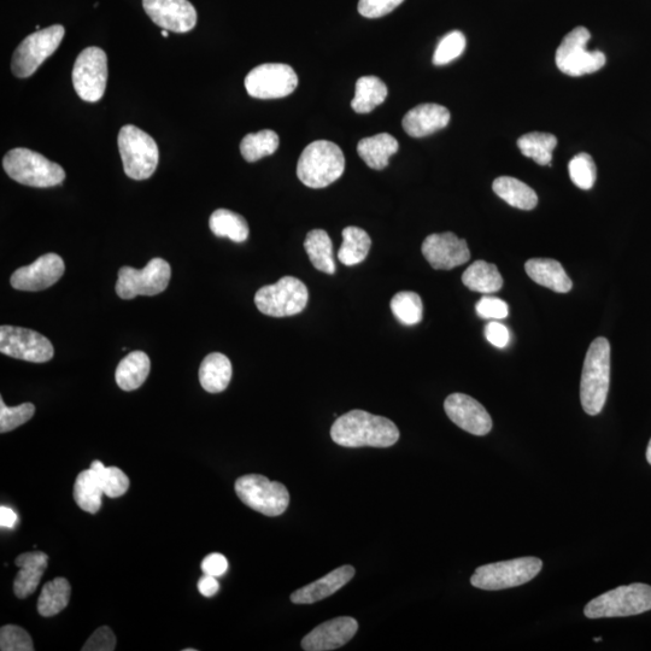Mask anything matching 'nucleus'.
<instances>
[{
    "mask_svg": "<svg viewBox=\"0 0 651 651\" xmlns=\"http://www.w3.org/2000/svg\"><path fill=\"white\" fill-rule=\"evenodd\" d=\"M400 149L397 139L389 133L360 140L357 152L369 168L375 170L385 169L389 166L390 157Z\"/></svg>",
    "mask_w": 651,
    "mask_h": 651,
    "instance_id": "26",
    "label": "nucleus"
},
{
    "mask_svg": "<svg viewBox=\"0 0 651 651\" xmlns=\"http://www.w3.org/2000/svg\"><path fill=\"white\" fill-rule=\"evenodd\" d=\"M331 437L334 443L345 448H389L400 439V430L384 416L351 410L334 421Z\"/></svg>",
    "mask_w": 651,
    "mask_h": 651,
    "instance_id": "1",
    "label": "nucleus"
},
{
    "mask_svg": "<svg viewBox=\"0 0 651 651\" xmlns=\"http://www.w3.org/2000/svg\"><path fill=\"white\" fill-rule=\"evenodd\" d=\"M3 167L16 183L39 189L61 185L66 179L60 164L25 148L10 150L4 157Z\"/></svg>",
    "mask_w": 651,
    "mask_h": 651,
    "instance_id": "4",
    "label": "nucleus"
},
{
    "mask_svg": "<svg viewBox=\"0 0 651 651\" xmlns=\"http://www.w3.org/2000/svg\"><path fill=\"white\" fill-rule=\"evenodd\" d=\"M543 562L537 557L490 563L477 568L471 578L475 588L497 591L515 588L531 582L542 571Z\"/></svg>",
    "mask_w": 651,
    "mask_h": 651,
    "instance_id": "7",
    "label": "nucleus"
},
{
    "mask_svg": "<svg viewBox=\"0 0 651 651\" xmlns=\"http://www.w3.org/2000/svg\"><path fill=\"white\" fill-rule=\"evenodd\" d=\"M209 226L216 237L243 243L249 238V225L242 215L227 209H217L210 216Z\"/></svg>",
    "mask_w": 651,
    "mask_h": 651,
    "instance_id": "33",
    "label": "nucleus"
},
{
    "mask_svg": "<svg viewBox=\"0 0 651 651\" xmlns=\"http://www.w3.org/2000/svg\"><path fill=\"white\" fill-rule=\"evenodd\" d=\"M116 645V637L110 627H99L98 630L92 633L82 647V651H113Z\"/></svg>",
    "mask_w": 651,
    "mask_h": 651,
    "instance_id": "46",
    "label": "nucleus"
},
{
    "mask_svg": "<svg viewBox=\"0 0 651 651\" xmlns=\"http://www.w3.org/2000/svg\"><path fill=\"white\" fill-rule=\"evenodd\" d=\"M72 596V586L66 578H56L46 583L38 600L41 617L50 618L67 608Z\"/></svg>",
    "mask_w": 651,
    "mask_h": 651,
    "instance_id": "34",
    "label": "nucleus"
},
{
    "mask_svg": "<svg viewBox=\"0 0 651 651\" xmlns=\"http://www.w3.org/2000/svg\"><path fill=\"white\" fill-rule=\"evenodd\" d=\"M477 314L483 319L502 320L509 314L508 304L497 297L485 296L475 306Z\"/></svg>",
    "mask_w": 651,
    "mask_h": 651,
    "instance_id": "44",
    "label": "nucleus"
},
{
    "mask_svg": "<svg viewBox=\"0 0 651 651\" xmlns=\"http://www.w3.org/2000/svg\"><path fill=\"white\" fill-rule=\"evenodd\" d=\"M404 0H360L359 13L367 19H379L392 13Z\"/></svg>",
    "mask_w": 651,
    "mask_h": 651,
    "instance_id": "45",
    "label": "nucleus"
},
{
    "mask_svg": "<svg viewBox=\"0 0 651 651\" xmlns=\"http://www.w3.org/2000/svg\"><path fill=\"white\" fill-rule=\"evenodd\" d=\"M444 409L455 425L474 436H486L492 430V419L488 410L471 396L450 395L444 402Z\"/></svg>",
    "mask_w": 651,
    "mask_h": 651,
    "instance_id": "19",
    "label": "nucleus"
},
{
    "mask_svg": "<svg viewBox=\"0 0 651 651\" xmlns=\"http://www.w3.org/2000/svg\"><path fill=\"white\" fill-rule=\"evenodd\" d=\"M92 471H95L99 482H101L104 495L110 498L121 497L126 494L129 489V479L125 472L117 467H105L101 461H93L91 463Z\"/></svg>",
    "mask_w": 651,
    "mask_h": 651,
    "instance_id": "39",
    "label": "nucleus"
},
{
    "mask_svg": "<svg viewBox=\"0 0 651 651\" xmlns=\"http://www.w3.org/2000/svg\"><path fill=\"white\" fill-rule=\"evenodd\" d=\"M64 33L66 29L63 26L54 25L28 35L14 52L11 61L14 75L26 79L37 72L41 64L55 54L62 43Z\"/></svg>",
    "mask_w": 651,
    "mask_h": 651,
    "instance_id": "11",
    "label": "nucleus"
},
{
    "mask_svg": "<svg viewBox=\"0 0 651 651\" xmlns=\"http://www.w3.org/2000/svg\"><path fill=\"white\" fill-rule=\"evenodd\" d=\"M557 138L550 133L532 132L518 140V146L525 157L532 158L541 166H551Z\"/></svg>",
    "mask_w": 651,
    "mask_h": 651,
    "instance_id": "36",
    "label": "nucleus"
},
{
    "mask_svg": "<svg viewBox=\"0 0 651 651\" xmlns=\"http://www.w3.org/2000/svg\"><path fill=\"white\" fill-rule=\"evenodd\" d=\"M117 143L128 178L140 181L154 175L160 162V150L150 134L133 125L123 126Z\"/></svg>",
    "mask_w": 651,
    "mask_h": 651,
    "instance_id": "6",
    "label": "nucleus"
},
{
    "mask_svg": "<svg viewBox=\"0 0 651 651\" xmlns=\"http://www.w3.org/2000/svg\"><path fill=\"white\" fill-rule=\"evenodd\" d=\"M146 15L155 25L174 33H187L197 25V11L189 0H143Z\"/></svg>",
    "mask_w": 651,
    "mask_h": 651,
    "instance_id": "17",
    "label": "nucleus"
},
{
    "mask_svg": "<svg viewBox=\"0 0 651 651\" xmlns=\"http://www.w3.org/2000/svg\"><path fill=\"white\" fill-rule=\"evenodd\" d=\"M162 35H163L164 38H168V35H169L168 31H166V29H163Z\"/></svg>",
    "mask_w": 651,
    "mask_h": 651,
    "instance_id": "52",
    "label": "nucleus"
},
{
    "mask_svg": "<svg viewBox=\"0 0 651 651\" xmlns=\"http://www.w3.org/2000/svg\"><path fill=\"white\" fill-rule=\"evenodd\" d=\"M651 611V586L631 584L606 592L586 604L589 619L632 617Z\"/></svg>",
    "mask_w": 651,
    "mask_h": 651,
    "instance_id": "5",
    "label": "nucleus"
},
{
    "mask_svg": "<svg viewBox=\"0 0 651 651\" xmlns=\"http://www.w3.org/2000/svg\"><path fill=\"white\" fill-rule=\"evenodd\" d=\"M354 576L355 568L353 566L339 567L316 582L293 592L291 601L295 604H313L325 600L344 588Z\"/></svg>",
    "mask_w": 651,
    "mask_h": 651,
    "instance_id": "22",
    "label": "nucleus"
},
{
    "mask_svg": "<svg viewBox=\"0 0 651 651\" xmlns=\"http://www.w3.org/2000/svg\"><path fill=\"white\" fill-rule=\"evenodd\" d=\"M647 460H648V462H649L650 465H651V439H650V442H649V445H648V449H647Z\"/></svg>",
    "mask_w": 651,
    "mask_h": 651,
    "instance_id": "51",
    "label": "nucleus"
},
{
    "mask_svg": "<svg viewBox=\"0 0 651 651\" xmlns=\"http://www.w3.org/2000/svg\"><path fill=\"white\" fill-rule=\"evenodd\" d=\"M231 379L232 363L227 356L213 353L205 357L199 368V381L205 391L220 394L230 385Z\"/></svg>",
    "mask_w": 651,
    "mask_h": 651,
    "instance_id": "25",
    "label": "nucleus"
},
{
    "mask_svg": "<svg viewBox=\"0 0 651 651\" xmlns=\"http://www.w3.org/2000/svg\"><path fill=\"white\" fill-rule=\"evenodd\" d=\"M237 496L246 506L267 516H279L290 504L286 486L260 474H248L236 482Z\"/></svg>",
    "mask_w": 651,
    "mask_h": 651,
    "instance_id": "10",
    "label": "nucleus"
},
{
    "mask_svg": "<svg viewBox=\"0 0 651 651\" xmlns=\"http://www.w3.org/2000/svg\"><path fill=\"white\" fill-rule=\"evenodd\" d=\"M392 313L401 324L414 326L420 324L424 315V304L418 293L412 291L398 292L391 301Z\"/></svg>",
    "mask_w": 651,
    "mask_h": 651,
    "instance_id": "38",
    "label": "nucleus"
},
{
    "mask_svg": "<svg viewBox=\"0 0 651 651\" xmlns=\"http://www.w3.org/2000/svg\"><path fill=\"white\" fill-rule=\"evenodd\" d=\"M492 189L498 197L514 208L532 210L537 207V193L523 181L512 177L497 178Z\"/></svg>",
    "mask_w": 651,
    "mask_h": 651,
    "instance_id": "28",
    "label": "nucleus"
},
{
    "mask_svg": "<svg viewBox=\"0 0 651 651\" xmlns=\"http://www.w3.org/2000/svg\"><path fill=\"white\" fill-rule=\"evenodd\" d=\"M17 523V514L8 507L0 508V526L13 530Z\"/></svg>",
    "mask_w": 651,
    "mask_h": 651,
    "instance_id": "50",
    "label": "nucleus"
},
{
    "mask_svg": "<svg viewBox=\"0 0 651 651\" xmlns=\"http://www.w3.org/2000/svg\"><path fill=\"white\" fill-rule=\"evenodd\" d=\"M466 49V38L459 31L450 32L439 41L434 52L433 63L436 66H445L459 58Z\"/></svg>",
    "mask_w": 651,
    "mask_h": 651,
    "instance_id": "41",
    "label": "nucleus"
},
{
    "mask_svg": "<svg viewBox=\"0 0 651 651\" xmlns=\"http://www.w3.org/2000/svg\"><path fill=\"white\" fill-rule=\"evenodd\" d=\"M309 293L306 284L293 277L281 278L278 283L263 286L255 295V304L262 314L285 318L306 309Z\"/></svg>",
    "mask_w": 651,
    "mask_h": 651,
    "instance_id": "8",
    "label": "nucleus"
},
{
    "mask_svg": "<svg viewBox=\"0 0 651 651\" xmlns=\"http://www.w3.org/2000/svg\"><path fill=\"white\" fill-rule=\"evenodd\" d=\"M387 87L377 76H363L356 82L355 98L351 107L359 114L371 113L385 102Z\"/></svg>",
    "mask_w": 651,
    "mask_h": 651,
    "instance_id": "32",
    "label": "nucleus"
},
{
    "mask_svg": "<svg viewBox=\"0 0 651 651\" xmlns=\"http://www.w3.org/2000/svg\"><path fill=\"white\" fill-rule=\"evenodd\" d=\"M297 86L295 70L283 63L261 64L245 78V89L249 96L258 99L284 98L290 96Z\"/></svg>",
    "mask_w": 651,
    "mask_h": 651,
    "instance_id": "14",
    "label": "nucleus"
},
{
    "mask_svg": "<svg viewBox=\"0 0 651 651\" xmlns=\"http://www.w3.org/2000/svg\"><path fill=\"white\" fill-rule=\"evenodd\" d=\"M172 277V268L163 258H154L142 271L122 267L116 283V292L122 299L137 296H156L167 289Z\"/></svg>",
    "mask_w": 651,
    "mask_h": 651,
    "instance_id": "12",
    "label": "nucleus"
},
{
    "mask_svg": "<svg viewBox=\"0 0 651 651\" xmlns=\"http://www.w3.org/2000/svg\"><path fill=\"white\" fill-rule=\"evenodd\" d=\"M594 641H595V642H601V641H602V638H595Z\"/></svg>",
    "mask_w": 651,
    "mask_h": 651,
    "instance_id": "53",
    "label": "nucleus"
},
{
    "mask_svg": "<svg viewBox=\"0 0 651 651\" xmlns=\"http://www.w3.org/2000/svg\"><path fill=\"white\" fill-rule=\"evenodd\" d=\"M279 148V136L272 129H263L248 134L240 143V152L246 162H257L261 158L275 154Z\"/></svg>",
    "mask_w": 651,
    "mask_h": 651,
    "instance_id": "37",
    "label": "nucleus"
},
{
    "mask_svg": "<svg viewBox=\"0 0 651 651\" xmlns=\"http://www.w3.org/2000/svg\"><path fill=\"white\" fill-rule=\"evenodd\" d=\"M526 273L538 285L557 293H568L573 283L559 261L551 258H531L525 265Z\"/></svg>",
    "mask_w": 651,
    "mask_h": 651,
    "instance_id": "24",
    "label": "nucleus"
},
{
    "mask_svg": "<svg viewBox=\"0 0 651 651\" xmlns=\"http://www.w3.org/2000/svg\"><path fill=\"white\" fill-rule=\"evenodd\" d=\"M151 369L149 356L143 351H133L117 366L115 379L123 391L139 389L148 379Z\"/></svg>",
    "mask_w": 651,
    "mask_h": 651,
    "instance_id": "27",
    "label": "nucleus"
},
{
    "mask_svg": "<svg viewBox=\"0 0 651 651\" xmlns=\"http://www.w3.org/2000/svg\"><path fill=\"white\" fill-rule=\"evenodd\" d=\"M359 630L354 618L340 617L315 627L303 638L302 648L306 651H330L344 647Z\"/></svg>",
    "mask_w": 651,
    "mask_h": 651,
    "instance_id": "20",
    "label": "nucleus"
},
{
    "mask_svg": "<svg viewBox=\"0 0 651 651\" xmlns=\"http://www.w3.org/2000/svg\"><path fill=\"white\" fill-rule=\"evenodd\" d=\"M35 413V407L32 403H23L21 406L10 408L0 398V432L8 433L15 428L26 424L31 420Z\"/></svg>",
    "mask_w": 651,
    "mask_h": 651,
    "instance_id": "42",
    "label": "nucleus"
},
{
    "mask_svg": "<svg viewBox=\"0 0 651 651\" xmlns=\"http://www.w3.org/2000/svg\"><path fill=\"white\" fill-rule=\"evenodd\" d=\"M104 491L97 474L92 469L82 471L75 480L74 498L76 504L90 514L102 508Z\"/></svg>",
    "mask_w": 651,
    "mask_h": 651,
    "instance_id": "31",
    "label": "nucleus"
},
{
    "mask_svg": "<svg viewBox=\"0 0 651 651\" xmlns=\"http://www.w3.org/2000/svg\"><path fill=\"white\" fill-rule=\"evenodd\" d=\"M228 570V560L219 553H213L205 557L202 562V571L208 576L216 578L224 576Z\"/></svg>",
    "mask_w": 651,
    "mask_h": 651,
    "instance_id": "48",
    "label": "nucleus"
},
{
    "mask_svg": "<svg viewBox=\"0 0 651 651\" xmlns=\"http://www.w3.org/2000/svg\"><path fill=\"white\" fill-rule=\"evenodd\" d=\"M16 566L21 570L14 580V592L19 598H27L38 589L41 578L48 568L49 556L43 551H32L17 557Z\"/></svg>",
    "mask_w": 651,
    "mask_h": 651,
    "instance_id": "23",
    "label": "nucleus"
},
{
    "mask_svg": "<svg viewBox=\"0 0 651 651\" xmlns=\"http://www.w3.org/2000/svg\"><path fill=\"white\" fill-rule=\"evenodd\" d=\"M485 337L496 348H506L510 342V332L501 322L492 321L485 327Z\"/></svg>",
    "mask_w": 651,
    "mask_h": 651,
    "instance_id": "47",
    "label": "nucleus"
},
{
    "mask_svg": "<svg viewBox=\"0 0 651 651\" xmlns=\"http://www.w3.org/2000/svg\"><path fill=\"white\" fill-rule=\"evenodd\" d=\"M573 184L582 190H590L594 187L597 178V169L594 160L589 154H579L574 156L568 164Z\"/></svg>",
    "mask_w": 651,
    "mask_h": 651,
    "instance_id": "40",
    "label": "nucleus"
},
{
    "mask_svg": "<svg viewBox=\"0 0 651 651\" xmlns=\"http://www.w3.org/2000/svg\"><path fill=\"white\" fill-rule=\"evenodd\" d=\"M198 590L204 597H213L217 592H219L220 584L217 582L216 577L204 574V576L199 579Z\"/></svg>",
    "mask_w": 651,
    "mask_h": 651,
    "instance_id": "49",
    "label": "nucleus"
},
{
    "mask_svg": "<svg viewBox=\"0 0 651 651\" xmlns=\"http://www.w3.org/2000/svg\"><path fill=\"white\" fill-rule=\"evenodd\" d=\"M609 381H611V344L606 338H597L586 353L582 381H580V401L584 412L591 416L602 412L606 404Z\"/></svg>",
    "mask_w": 651,
    "mask_h": 651,
    "instance_id": "2",
    "label": "nucleus"
},
{
    "mask_svg": "<svg viewBox=\"0 0 651 651\" xmlns=\"http://www.w3.org/2000/svg\"><path fill=\"white\" fill-rule=\"evenodd\" d=\"M462 283L471 291L491 295V293L501 291L503 279L498 268L492 263L475 261L463 273Z\"/></svg>",
    "mask_w": 651,
    "mask_h": 651,
    "instance_id": "29",
    "label": "nucleus"
},
{
    "mask_svg": "<svg viewBox=\"0 0 651 651\" xmlns=\"http://www.w3.org/2000/svg\"><path fill=\"white\" fill-rule=\"evenodd\" d=\"M72 76L74 89L82 101H101L107 89V54L95 46L85 49L76 58Z\"/></svg>",
    "mask_w": 651,
    "mask_h": 651,
    "instance_id": "13",
    "label": "nucleus"
},
{
    "mask_svg": "<svg viewBox=\"0 0 651 651\" xmlns=\"http://www.w3.org/2000/svg\"><path fill=\"white\" fill-rule=\"evenodd\" d=\"M342 236L343 244L338 251L339 261L348 267L360 265L371 250V237L365 230L355 226L344 228Z\"/></svg>",
    "mask_w": 651,
    "mask_h": 651,
    "instance_id": "30",
    "label": "nucleus"
},
{
    "mask_svg": "<svg viewBox=\"0 0 651 651\" xmlns=\"http://www.w3.org/2000/svg\"><path fill=\"white\" fill-rule=\"evenodd\" d=\"M450 119V111L443 105L426 103L409 110L402 125L410 137L424 138L447 127Z\"/></svg>",
    "mask_w": 651,
    "mask_h": 651,
    "instance_id": "21",
    "label": "nucleus"
},
{
    "mask_svg": "<svg viewBox=\"0 0 651 651\" xmlns=\"http://www.w3.org/2000/svg\"><path fill=\"white\" fill-rule=\"evenodd\" d=\"M0 650L2 651H33L32 637L22 627L16 625L3 626L0 630Z\"/></svg>",
    "mask_w": 651,
    "mask_h": 651,
    "instance_id": "43",
    "label": "nucleus"
},
{
    "mask_svg": "<svg viewBox=\"0 0 651 651\" xmlns=\"http://www.w3.org/2000/svg\"><path fill=\"white\" fill-rule=\"evenodd\" d=\"M0 353L14 359L45 363L54 357V345L48 338L28 328L0 327Z\"/></svg>",
    "mask_w": 651,
    "mask_h": 651,
    "instance_id": "15",
    "label": "nucleus"
},
{
    "mask_svg": "<svg viewBox=\"0 0 651 651\" xmlns=\"http://www.w3.org/2000/svg\"><path fill=\"white\" fill-rule=\"evenodd\" d=\"M591 34L588 28L577 27L563 38L556 51V66L568 76H583L598 72L606 64L601 51H589Z\"/></svg>",
    "mask_w": 651,
    "mask_h": 651,
    "instance_id": "9",
    "label": "nucleus"
},
{
    "mask_svg": "<svg viewBox=\"0 0 651 651\" xmlns=\"http://www.w3.org/2000/svg\"><path fill=\"white\" fill-rule=\"evenodd\" d=\"M66 266L57 254H46L32 265L21 267L11 277V285L20 291H41L49 289L63 277Z\"/></svg>",
    "mask_w": 651,
    "mask_h": 651,
    "instance_id": "18",
    "label": "nucleus"
},
{
    "mask_svg": "<svg viewBox=\"0 0 651 651\" xmlns=\"http://www.w3.org/2000/svg\"><path fill=\"white\" fill-rule=\"evenodd\" d=\"M310 262L320 272L336 273V263L333 258V245L330 236L324 230H313L308 233L304 242Z\"/></svg>",
    "mask_w": 651,
    "mask_h": 651,
    "instance_id": "35",
    "label": "nucleus"
},
{
    "mask_svg": "<svg viewBox=\"0 0 651 651\" xmlns=\"http://www.w3.org/2000/svg\"><path fill=\"white\" fill-rule=\"evenodd\" d=\"M421 251L432 268L444 271L465 265L471 258L466 240L451 232L431 234L422 244Z\"/></svg>",
    "mask_w": 651,
    "mask_h": 651,
    "instance_id": "16",
    "label": "nucleus"
},
{
    "mask_svg": "<svg viewBox=\"0 0 651 651\" xmlns=\"http://www.w3.org/2000/svg\"><path fill=\"white\" fill-rule=\"evenodd\" d=\"M344 170L342 149L328 140L308 145L297 164L298 179L310 189H325L342 177Z\"/></svg>",
    "mask_w": 651,
    "mask_h": 651,
    "instance_id": "3",
    "label": "nucleus"
}]
</instances>
